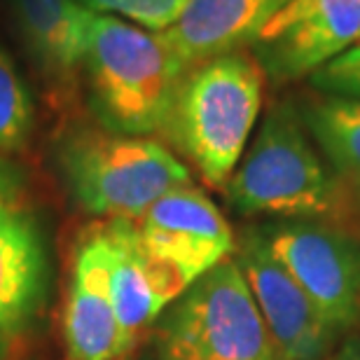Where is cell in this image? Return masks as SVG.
Instances as JSON below:
<instances>
[{"label":"cell","mask_w":360,"mask_h":360,"mask_svg":"<svg viewBox=\"0 0 360 360\" xmlns=\"http://www.w3.org/2000/svg\"><path fill=\"white\" fill-rule=\"evenodd\" d=\"M33 129V101L12 59L0 49V153H17Z\"/></svg>","instance_id":"obj_16"},{"label":"cell","mask_w":360,"mask_h":360,"mask_svg":"<svg viewBox=\"0 0 360 360\" xmlns=\"http://www.w3.org/2000/svg\"><path fill=\"white\" fill-rule=\"evenodd\" d=\"M335 360H360V335L349 337V340L342 344L340 354L335 356Z\"/></svg>","instance_id":"obj_20"},{"label":"cell","mask_w":360,"mask_h":360,"mask_svg":"<svg viewBox=\"0 0 360 360\" xmlns=\"http://www.w3.org/2000/svg\"><path fill=\"white\" fill-rule=\"evenodd\" d=\"M360 40V0H290L250 45L276 82L311 77Z\"/></svg>","instance_id":"obj_8"},{"label":"cell","mask_w":360,"mask_h":360,"mask_svg":"<svg viewBox=\"0 0 360 360\" xmlns=\"http://www.w3.org/2000/svg\"><path fill=\"white\" fill-rule=\"evenodd\" d=\"M311 82L316 89L326 91L328 96L360 101V40L316 70Z\"/></svg>","instance_id":"obj_18"},{"label":"cell","mask_w":360,"mask_h":360,"mask_svg":"<svg viewBox=\"0 0 360 360\" xmlns=\"http://www.w3.org/2000/svg\"><path fill=\"white\" fill-rule=\"evenodd\" d=\"M160 360H285L234 257L197 278L157 319Z\"/></svg>","instance_id":"obj_4"},{"label":"cell","mask_w":360,"mask_h":360,"mask_svg":"<svg viewBox=\"0 0 360 360\" xmlns=\"http://www.w3.org/2000/svg\"><path fill=\"white\" fill-rule=\"evenodd\" d=\"M45 292V250L33 218L0 204V333L26 328Z\"/></svg>","instance_id":"obj_13"},{"label":"cell","mask_w":360,"mask_h":360,"mask_svg":"<svg viewBox=\"0 0 360 360\" xmlns=\"http://www.w3.org/2000/svg\"><path fill=\"white\" fill-rule=\"evenodd\" d=\"M84 7L101 14L131 21V24L162 33L174 24L190 0H80Z\"/></svg>","instance_id":"obj_17"},{"label":"cell","mask_w":360,"mask_h":360,"mask_svg":"<svg viewBox=\"0 0 360 360\" xmlns=\"http://www.w3.org/2000/svg\"><path fill=\"white\" fill-rule=\"evenodd\" d=\"M82 68L94 115L108 131L127 136L167 129L187 70L162 33L101 12L91 14Z\"/></svg>","instance_id":"obj_1"},{"label":"cell","mask_w":360,"mask_h":360,"mask_svg":"<svg viewBox=\"0 0 360 360\" xmlns=\"http://www.w3.org/2000/svg\"><path fill=\"white\" fill-rule=\"evenodd\" d=\"M134 225L148 255L185 290L236 248L220 208L192 185L164 194Z\"/></svg>","instance_id":"obj_7"},{"label":"cell","mask_w":360,"mask_h":360,"mask_svg":"<svg viewBox=\"0 0 360 360\" xmlns=\"http://www.w3.org/2000/svg\"><path fill=\"white\" fill-rule=\"evenodd\" d=\"M234 260L285 360H323L333 351L340 335L274 257L262 229H248L241 236L234 248Z\"/></svg>","instance_id":"obj_9"},{"label":"cell","mask_w":360,"mask_h":360,"mask_svg":"<svg viewBox=\"0 0 360 360\" xmlns=\"http://www.w3.org/2000/svg\"><path fill=\"white\" fill-rule=\"evenodd\" d=\"M264 70L246 49L194 63L178 84L164 134L206 185L225 187L262 108Z\"/></svg>","instance_id":"obj_2"},{"label":"cell","mask_w":360,"mask_h":360,"mask_svg":"<svg viewBox=\"0 0 360 360\" xmlns=\"http://www.w3.org/2000/svg\"><path fill=\"white\" fill-rule=\"evenodd\" d=\"M63 333L70 360H120L136 344L120 323L110 285V255L96 229L77 253Z\"/></svg>","instance_id":"obj_10"},{"label":"cell","mask_w":360,"mask_h":360,"mask_svg":"<svg viewBox=\"0 0 360 360\" xmlns=\"http://www.w3.org/2000/svg\"><path fill=\"white\" fill-rule=\"evenodd\" d=\"M96 232L110 255V285L120 323L136 342L141 330L160 319L185 288L148 255L134 220L108 218Z\"/></svg>","instance_id":"obj_11"},{"label":"cell","mask_w":360,"mask_h":360,"mask_svg":"<svg viewBox=\"0 0 360 360\" xmlns=\"http://www.w3.org/2000/svg\"><path fill=\"white\" fill-rule=\"evenodd\" d=\"M21 33L42 66L70 73L82 66L91 10L80 0H14Z\"/></svg>","instance_id":"obj_14"},{"label":"cell","mask_w":360,"mask_h":360,"mask_svg":"<svg viewBox=\"0 0 360 360\" xmlns=\"http://www.w3.org/2000/svg\"><path fill=\"white\" fill-rule=\"evenodd\" d=\"M19 185H21V178H19V171L0 160V204H10V201L17 197L19 192Z\"/></svg>","instance_id":"obj_19"},{"label":"cell","mask_w":360,"mask_h":360,"mask_svg":"<svg viewBox=\"0 0 360 360\" xmlns=\"http://www.w3.org/2000/svg\"><path fill=\"white\" fill-rule=\"evenodd\" d=\"M225 192L229 206L241 215L319 222L340 206L337 176L316 153L304 120L290 103L267 115Z\"/></svg>","instance_id":"obj_3"},{"label":"cell","mask_w":360,"mask_h":360,"mask_svg":"<svg viewBox=\"0 0 360 360\" xmlns=\"http://www.w3.org/2000/svg\"><path fill=\"white\" fill-rule=\"evenodd\" d=\"M61 167L80 206L105 220H136L164 194L192 185L190 169L150 136L75 134L63 146Z\"/></svg>","instance_id":"obj_5"},{"label":"cell","mask_w":360,"mask_h":360,"mask_svg":"<svg viewBox=\"0 0 360 360\" xmlns=\"http://www.w3.org/2000/svg\"><path fill=\"white\" fill-rule=\"evenodd\" d=\"M290 0H190L162 31L185 68L222 54L250 49Z\"/></svg>","instance_id":"obj_12"},{"label":"cell","mask_w":360,"mask_h":360,"mask_svg":"<svg viewBox=\"0 0 360 360\" xmlns=\"http://www.w3.org/2000/svg\"><path fill=\"white\" fill-rule=\"evenodd\" d=\"M262 234L337 335L360 326V243L354 236L316 220L281 222Z\"/></svg>","instance_id":"obj_6"},{"label":"cell","mask_w":360,"mask_h":360,"mask_svg":"<svg viewBox=\"0 0 360 360\" xmlns=\"http://www.w3.org/2000/svg\"><path fill=\"white\" fill-rule=\"evenodd\" d=\"M7 356V344H5V335L0 333V360H5Z\"/></svg>","instance_id":"obj_21"},{"label":"cell","mask_w":360,"mask_h":360,"mask_svg":"<svg viewBox=\"0 0 360 360\" xmlns=\"http://www.w3.org/2000/svg\"><path fill=\"white\" fill-rule=\"evenodd\" d=\"M302 120L326 153L337 178L360 192V101L319 98L302 110Z\"/></svg>","instance_id":"obj_15"}]
</instances>
